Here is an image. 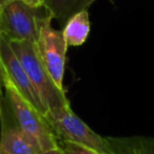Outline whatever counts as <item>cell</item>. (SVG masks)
Instances as JSON below:
<instances>
[{
	"label": "cell",
	"instance_id": "obj_9",
	"mask_svg": "<svg viewBox=\"0 0 154 154\" xmlns=\"http://www.w3.org/2000/svg\"><path fill=\"white\" fill-rule=\"evenodd\" d=\"M95 0H42V8L53 19L66 24L74 14L87 10Z\"/></svg>",
	"mask_w": 154,
	"mask_h": 154
},
{
	"label": "cell",
	"instance_id": "obj_10",
	"mask_svg": "<svg viewBox=\"0 0 154 154\" xmlns=\"http://www.w3.org/2000/svg\"><path fill=\"white\" fill-rule=\"evenodd\" d=\"M68 47L82 45L90 33V20L87 10L74 14L64 24L62 30Z\"/></svg>",
	"mask_w": 154,
	"mask_h": 154
},
{
	"label": "cell",
	"instance_id": "obj_4",
	"mask_svg": "<svg viewBox=\"0 0 154 154\" xmlns=\"http://www.w3.org/2000/svg\"><path fill=\"white\" fill-rule=\"evenodd\" d=\"M52 19L49 13H45L39 22V33L36 48L45 69L53 78L54 82L61 90L63 89L64 64L68 45L62 31L52 26Z\"/></svg>",
	"mask_w": 154,
	"mask_h": 154
},
{
	"label": "cell",
	"instance_id": "obj_8",
	"mask_svg": "<svg viewBox=\"0 0 154 154\" xmlns=\"http://www.w3.org/2000/svg\"><path fill=\"white\" fill-rule=\"evenodd\" d=\"M111 154H154V137H106Z\"/></svg>",
	"mask_w": 154,
	"mask_h": 154
},
{
	"label": "cell",
	"instance_id": "obj_11",
	"mask_svg": "<svg viewBox=\"0 0 154 154\" xmlns=\"http://www.w3.org/2000/svg\"><path fill=\"white\" fill-rule=\"evenodd\" d=\"M58 146L61 148L63 154H101L100 152L91 149V148L66 140H59Z\"/></svg>",
	"mask_w": 154,
	"mask_h": 154
},
{
	"label": "cell",
	"instance_id": "obj_13",
	"mask_svg": "<svg viewBox=\"0 0 154 154\" xmlns=\"http://www.w3.org/2000/svg\"><path fill=\"white\" fill-rule=\"evenodd\" d=\"M38 154H63L61 148L58 146L57 148H54V149H50V150H45V151H41Z\"/></svg>",
	"mask_w": 154,
	"mask_h": 154
},
{
	"label": "cell",
	"instance_id": "obj_14",
	"mask_svg": "<svg viewBox=\"0 0 154 154\" xmlns=\"http://www.w3.org/2000/svg\"><path fill=\"white\" fill-rule=\"evenodd\" d=\"M13 1H15V0H0V11L2 9H5L8 5H10Z\"/></svg>",
	"mask_w": 154,
	"mask_h": 154
},
{
	"label": "cell",
	"instance_id": "obj_1",
	"mask_svg": "<svg viewBox=\"0 0 154 154\" xmlns=\"http://www.w3.org/2000/svg\"><path fill=\"white\" fill-rule=\"evenodd\" d=\"M5 99L18 126L38 143L42 151L58 147V139L45 115L39 112L14 86L5 71L1 74Z\"/></svg>",
	"mask_w": 154,
	"mask_h": 154
},
{
	"label": "cell",
	"instance_id": "obj_16",
	"mask_svg": "<svg viewBox=\"0 0 154 154\" xmlns=\"http://www.w3.org/2000/svg\"><path fill=\"white\" fill-rule=\"evenodd\" d=\"M1 88H2V84L0 82V113H1V107H2V101H3V96H2V92H1Z\"/></svg>",
	"mask_w": 154,
	"mask_h": 154
},
{
	"label": "cell",
	"instance_id": "obj_5",
	"mask_svg": "<svg viewBox=\"0 0 154 154\" xmlns=\"http://www.w3.org/2000/svg\"><path fill=\"white\" fill-rule=\"evenodd\" d=\"M41 8L30 7L20 0L8 5L0 11V29L3 38L8 41L36 42L39 22L43 16L39 12Z\"/></svg>",
	"mask_w": 154,
	"mask_h": 154
},
{
	"label": "cell",
	"instance_id": "obj_6",
	"mask_svg": "<svg viewBox=\"0 0 154 154\" xmlns=\"http://www.w3.org/2000/svg\"><path fill=\"white\" fill-rule=\"evenodd\" d=\"M0 154H38L42 150L16 122L3 97L0 113Z\"/></svg>",
	"mask_w": 154,
	"mask_h": 154
},
{
	"label": "cell",
	"instance_id": "obj_17",
	"mask_svg": "<svg viewBox=\"0 0 154 154\" xmlns=\"http://www.w3.org/2000/svg\"><path fill=\"white\" fill-rule=\"evenodd\" d=\"M0 82H1V79H0ZM1 84H2V82H1Z\"/></svg>",
	"mask_w": 154,
	"mask_h": 154
},
{
	"label": "cell",
	"instance_id": "obj_3",
	"mask_svg": "<svg viewBox=\"0 0 154 154\" xmlns=\"http://www.w3.org/2000/svg\"><path fill=\"white\" fill-rule=\"evenodd\" d=\"M45 117L58 141H71L96 150L101 154H111L106 137L94 132L86 122L75 115L71 106L49 110Z\"/></svg>",
	"mask_w": 154,
	"mask_h": 154
},
{
	"label": "cell",
	"instance_id": "obj_7",
	"mask_svg": "<svg viewBox=\"0 0 154 154\" xmlns=\"http://www.w3.org/2000/svg\"><path fill=\"white\" fill-rule=\"evenodd\" d=\"M0 57H1L3 70L5 71V73L8 74L10 79L12 80L14 86L23 95L24 98L28 99L39 112L45 115L47 108H45L40 95L37 92L33 82H31L30 77L26 74L22 64L20 63L19 59L12 50L11 45L3 37L1 39Z\"/></svg>",
	"mask_w": 154,
	"mask_h": 154
},
{
	"label": "cell",
	"instance_id": "obj_15",
	"mask_svg": "<svg viewBox=\"0 0 154 154\" xmlns=\"http://www.w3.org/2000/svg\"><path fill=\"white\" fill-rule=\"evenodd\" d=\"M1 39H2V34H1V29H0V47H1ZM2 71H3V66H2V62H1V57H0V79H1Z\"/></svg>",
	"mask_w": 154,
	"mask_h": 154
},
{
	"label": "cell",
	"instance_id": "obj_2",
	"mask_svg": "<svg viewBox=\"0 0 154 154\" xmlns=\"http://www.w3.org/2000/svg\"><path fill=\"white\" fill-rule=\"evenodd\" d=\"M7 40V39H5ZM12 50L19 59L39 93L47 112L56 108L70 106V101L66 96V91L61 90L54 82L53 78L45 69L37 51L35 42L32 41H8ZM47 114V113H45Z\"/></svg>",
	"mask_w": 154,
	"mask_h": 154
},
{
	"label": "cell",
	"instance_id": "obj_12",
	"mask_svg": "<svg viewBox=\"0 0 154 154\" xmlns=\"http://www.w3.org/2000/svg\"><path fill=\"white\" fill-rule=\"evenodd\" d=\"M22 2L26 3L28 5L33 8H41L42 7V0H20Z\"/></svg>",
	"mask_w": 154,
	"mask_h": 154
}]
</instances>
